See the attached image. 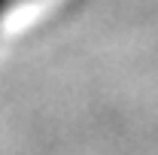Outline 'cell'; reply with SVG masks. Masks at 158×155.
I'll use <instances>...</instances> for the list:
<instances>
[{"label":"cell","instance_id":"6da1fadb","mask_svg":"<svg viewBox=\"0 0 158 155\" xmlns=\"http://www.w3.org/2000/svg\"><path fill=\"white\" fill-rule=\"evenodd\" d=\"M6 3H9V0H0V12H3V6H6Z\"/></svg>","mask_w":158,"mask_h":155}]
</instances>
